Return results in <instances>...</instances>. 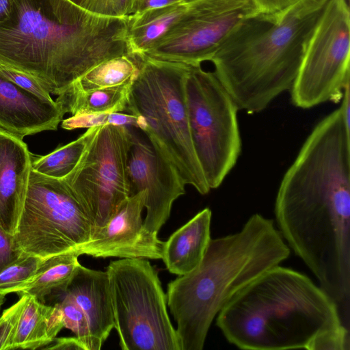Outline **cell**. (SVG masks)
Here are the masks:
<instances>
[{
  "label": "cell",
  "mask_w": 350,
  "mask_h": 350,
  "mask_svg": "<svg viewBox=\"0 0 350 350\" xmlns=\"http://www.w3.org/2000/svg\"><path fill=\"white\" fill-rule=\"evenodd\" d=\"M3 304V303H0V308L1 307V306Z\"/></svg>",
  "instance_id": "74e56055"
},
{
  "label": "cell",
  "mask_w": 350,
  "mask_h": 350,
  "mask_svg": "<svg viewBox=\"0 0 350 350\" xmlns=\"http://www.w3.org/2000/svg\"><path fill=\"white\" fill-rule=\"evenodd\" d=\"M64 115L55 100L42 98L0 74V130L23 139L56 131Z\"/></svg>",
  "instance_id": "5bb4252c"
},
{
  "label": "cell",
  "mask_w": 350,
  "mask_h": 350,
  "mask_svg": "<svg viewBox=\"0 0 350 350\" xmlns=\"http://www.w3.org/2000/svg\"><path fill=\"white\" fill-rule=\"evenodd\" d=\"M146 191L125 199L106 223L94 231L92 239L78 251L95 258H161L163 241L144 226Z\"/></svg>",
  "instance_id": "4fadbf2b"
},
{
  "label": "cell",
  "mask_w": 350,
  "mask_h": 350,
  "mask_svg": "<svg viewBox=\"0 0 350 350\" xmlns=\"http://www.w3.org/2000/svg\"><path fill=\"white\" fill-rule=\"evenodd\" d=\"M22 254L15 245L14 235L8 234L0 226V273Z\"/></svg>",
  "instance_id": "1f68e13d"
},
{
  "label": "cell",
  "mask_w": 350,
  "mask_h": 350,
  "mask_svg": "<svg viewBox=\"0 0 350 350\" xmlns=\"http://www.w3.org/2000/svg\"><path fill=\"white\" fill-rule=\"evenodd\" d=\"M259 14L253 0H206L192 17L165 35L144 55L201 66L211 61L241 23Z\"/></svg>",
  "instance_id": "8fae6325"
},
{
  "label": "cell",
  "mask_w": 350,
  "mask_h": 350,
  "mask_svg": "<svg viewBox=\"0 0 350 350\" xmlns=\"http://www.w3.org/2000/svg\"><path fill=\"white\" fill-rule=\"evenodd\" d=\"M131 131L127 174L132 195L147 192L144 226L157 234L169 219L174 202L185 193L186 185L176 167L157 152L142 131L132 126Z\"/></svg>",
  "instance_id": "7c38bea8"
},
{
  "label": "cell",
  "mask_w": 350,
  "mask_h": 350,
  "mask_svg": "<svg viewBox=\"0 0 350 350\" xmlns=\"http://www.w3.org/2000/svg\"><path fill=\"white\" fill-rule=\"evenodd\" d=\"M78 251H70L44 258L36 274L17 288L14 293L20 297L27 295L45 304L55 300L64 293L81 265Z\"/></svg>",
  "instance_id": "ffe728a7"
},
{
  "label": "cell",
  "mask_w": 350,
  "mask_h": 350,
  "mask_svg": "<svg viewBox=\"0 0 350 350\" xmlns=\"http://www.w3.org/2000/svg\"><path fill=\"white\" fill-rule=\"evenodd\" d=\"M31 155L22 138L0 130V226L12 235L26 196Z\"/></svg>",
  "instance_id": "9a60e30c"
},
{
  "label": "cell",
  "mask_w": 350,
  "mask_h": 350,
  "mask_svg": "<svg viewBox=\"0 0 350 350\" xmlns=\"http://www.w3.org/2000/svg\"><path fill=\"white\" fill-rule=\"evenodd\" d=\"M185 96L196 157L209 189H217L241 152L239 110L214 72L201 66H189Z\"/></svg>",
  "instance_id": "52a82bcc"
},
{
  "label": "cell",
  "mask_w": 350,
  "mask_h": 350,
  "mask_svg": "<svg viewBox=\"0 0 350 350\" xmlns=\"http://www.w3.org/2000/svg\"><path fill=\"white\" fill-rule=\"evenodd\" d=\"M349 329L342 325L318 335L308 350H349Z\"/></svg>",
  "instance_id": "f1b7e54d"
},
{
  "label": "cell",
  "mask_w": 350,
  "mask_h": 350,
  "mask_svg": "<svg viewBox=\"0 0 350 350\" xmlns=\"http://www.w3.org/2000/svg\"><path fill=\"white\" fill-rule=\"evenodd\" d=\"M64 327L57 303L46 305L28 296L10 349H44Z\"/></svg>",
  "instance_id": "d6986e66"
},
{
  "label": "cell",
  "mask_w": 350,
  "mask_h": 350,
  "mask_svg": "<svg viewBox=\"0 0 350 350\" xmlns=\"http://www.w3.org/2000/svg\"><path fill=\"white\" fill-rule=\"evenodd\" d=\"M131 84L107 88L55 100L65 114L125 113Z\"/></svg>",
  "instance_id": "7402d4cb"
},
{
  "label": "cell",
  "mask_w": 350,
  "mask_h": 350,
  "mask_svg": "<svg viewBox=\"0 0 350 350\" xmlns=\"http://www.w3.org/2000/svg\"><path fill=\"white\" fill-rule=\"evenodd\" d=\"M44 258L23 254L0 273V295L14 293L36 273Z\"/></svg>",
  "instance_id": "cb8c5ba5"
},
{
  "label": "cell",
  "mask_w": 350,
  "mask_h": 350,
  "mask_svg": "<svg viewBox=\"0 0 350 350\" xmlns=\"http://www.w3.org/2000/svg\"><path fill=\"white\" fill-rule=\"evenodd\" d=\"M211 215L204 208L163 242L161 259L170 273L183 275L201 262L211 239Z\"/></svg>",
  "instance_id": "ac0fdd59"
},
{
  "label": "cell",
  "mask_w": 350,
  "mask_h": 350,
  "mask_svg": "<svg viewBox=\"0 0 350 350\" xmlns=\"http://www.w3.org/2000/svg\"><path fill=\"white\" fill-rule=\"evenodd\" d=\"M127 33L128 16L96 15L69 0H12L0 22V66L58 96L103 61L132 54Z\"/></svg>",
  "instance_id": "6da1fadb"
},
{
  "label": "cell",
  "mask_w": 350,
  "mask_h": 350,
  "mask_svg": "<svg viewBox=\"0 0 350 350\" xmlns=\"http://www.w3.org/2000/svg\"><path fill=\"white\" fill-rule=\"evenodd\" d=\"M114 328L122 350H181L158 273L146 258L107 267Z\"/></svg>",
  "instance_id": "8992f818"
},
{
  "label": "cell",
  "mask_w": 350,
  "mask_h": 350,
  "mask_svg": "<svg viewBox=\"0 0 350 350\" xmlns=\"http://www.w3.org/2000/svg\"><path fill=\"white\" fill-rule=\"evenodd\" d=\"M291 254L273 219L250 217L237 232L211 239L199 265L167 285L181 350H202L210 326L240 289Z\"/></svg>",
  "instance_id": "7a4b0ae2"
},
{
  "label": "cell",
  "mask_w": 350,
  "mask_h": 350,
  "mask_svg": "<svg viewBox=\"0 0 350 350\" xmlns=\"http://www.w3.org/2000/svg\"><path fill=\"white\" fill-rule=\"evenodd\" d=\"M206 0H180L141 14L128 16V42L132 54L145 53L167 33L192 17Z\"/></svg>",
  "instance_id": "e0dca14e"
},
{
  "label": "cell",
  "mask_w": 350,
  "mask_h": 350,
  "mask_svg": "<svg viewBox=\"0 0 350 350\" xmlns=\"http://www.w3.org/2000/svg\"><path fill=\"white\" fill-rule=\"evenodd\" d=\"M5 297L4 295H0V303H3L5 302Z\"/></svg>",
  "instance_id": "8d00e7d4"
},
{
  "label": "cell",
  "mask_w": 350,
  "mask_h": 350,
  "mask_svg": "<svg viewBox=\"0 0 350 350\" xmlns=\"http://www.w3.org/2000/svg\"><path fill=\"white\" fill-rule=\"evenodd\" d=\"M92 234L90 219L63 180L31 170L14 234L16 247L23 254L46 258L79 251Z\"/></svg>",
  "instance_id": "ba28073f"
},
{
  "label": "cell",
  "mask_w": 350,
  "mask_h": 350,
  "mask_svg": "<svg viewBox=\"0 0 350 350\" xmlns=\"http://www.w3.org/2000/svg\"><path fill=\"white\" fill-rule=\"evenodd\" d=\"M0 74L18 87L45 100H51V94L36 80L19 71L0 66Z\"/></svg>",
  "instance_id": "f546056e"
},
{
  "label": "cell",
  "mask_w": 350,
  "mask_h": 350,
  "mask_svg": "<svg viewBox=\"0 0 350 350\" xmlns=\"http://www.w3.org/2000/svg\"><path fill=\"white\" fill-rule=\"evenodd\" d=\"M131 144V126H96L77 165L62 178L90 219L93 233L132 195L127 174Z\"/></svg>",
  "instance_id": "9c48e42d"
},
{
  "label": "cell",
  "mask_w": 350,
  "mask_h": 350,
  "mask_svg": "<svg viewBox=\"0 0 350 350\" xmlns=\"http://www.w3.org/2000/svg\"><path fill=\"white\" fill-rule=\"evenodd\" d=\"M139 64V58L134 54H123L103 61L81 75L57 98L131 84L138 73Z\"/></svg>",
  "instance_id": "44dd1931"
},
{
  "label": "cell",
  "mask_w": 350,
  "mask_h": 350,
  "mask_svg": "<svg viewBox=\"0 0 350 350\" xmlns=\"http://www.w3.org/2000/svg\"><path fill=\"white\" fill-rule=\"evenodd\" d=\"M139 71L132 82L125 113L137 118V129L171 163L186 185L210 191L196 157L189 123L185 80L189 66L137 55Z\"/></svg>",
  "instance_id": "5b68a950"
},
{
  "label": "cell",
  "mask_w": 350,
  "mask_h": 350,
  "mask_svg": "<svg viewBox=\"0 0 350 350\" xmlns=\"http://www.w3.org/2000/svg\"><path fill=\"white\" fill-rule=\"evenodd\" d=\"M64 293L73 299L86 317L91 350H100L114 328L107 272L80 265Z\"/></svg>",
  "instance_id": "2e32d148"
},
{
  "label": "cell",
  "mask_w": 350,
  "mask_h": 350,
  "mask_svg": "<svg viewBox=\"0 0 350 350\" xmlns=\"http://www.w3.org/2000/svg\"><path fill=\"white\" fill-rule=\"evenodd\" d=\"M71 2H72L73 3L79 5L81 7V4L83 3V0H69Z\"/></svg>",
  "instance_id": "d590c367"
},
{
  "label": "cell",
  "mask_w": 350,
  "mask_h": 350,
  "mask_svg": "<svg viewBox=\"0 0 350 350\" xmlns=\"http://www.w3.org/2000/svg\"><path fill=\"white\" fill-rule=\"evenodd\" d=\"M260 16L267 20L277 21L293 6L301 0H253Z\"/></svg>",
  "instance_id": "4dcf8cb0"
},
{
  "label": "cell",
  "mask_w": 350,
  "mask_h": 350,
  "mask_svg": "<svg viewBox=\"0 0 350 350\" xmlns=\"http://www.w3.org/2000/svg\"><path fill=\"white\" fill-rule=\"evenodd\" d=\"M347 1H349V0H347Z\"/></svg>",
  "instance_id": "f35d334b"
},
{
  "label": "cell",
  "mask_w": 350,
  "mask_h": 350,
  "mask_svg": "<svg viewBox=\"0 0 350 350\" xmlns=\"http://www.w3.org/2000/svg\"><path fill=\"white\" fill-rule=\"evenodd\" d=\"M95 128H88L79 138L58 147L49 154L31 155V170L51 178H64L77 165Z\"/></svg>",
  "instance_id": "603a6c76"
},
{
  "label": "cell",
  "mask_w": 350,
  "mask_h": 350,
  "mask_svg": "<svg viewBox=\"0 0 350 350\" xmlns=\"http://www.w3.org/2000/svg\"><path fill=\"white\" fill-rule=\"evenodd\" d=\"M180 1V0H135L132 8L131 14H141L146 11L161 8Z\"/></svg>",
  "instance_id": "d6a6232c"
},
{
  "label": "cell",
  "mask_w": 350,
  "mask_h": 350,
  "mask_svg": "<svg viewBox=\"0 0 350 350\" xmlns=\"http://www.w3.org/2000/svg\"><path fill=\"white\" fill-rule=\"evenodd\" d=\"M135 0H83L81 7L105 17L124 18L131 14Z\"/></svg>",
  "instance_id": "83f0119b"
},
{
  "label": "cell",
  "mask_w": 350,
  "mask_h": 350,
  "mask_svg": "<svg viewBox=\"0 0 350 350\" xmlns=\"http://www.w3.org/2000/svg\"><path fill=\"white\" fill-rule=\"evenodd\" d=\"M60 308L64 327L71 330L83 344L91 350V338L88 320L80 307L67 294L62 293L53 302Z\"/></svg>",
  "instance_id": "d4e9b609"
},
{
  "label": "cell",
  "mask_w": 350,
  "mask_h": 350,
  "mask_svg": "<svg viewBox=\"0 0 350 350\" xmlns=\"http://www.w3.org/2000/svg\"><path fill=\"white\" fill-rule=\"evenodd\" d=\"M328 0H301L273 21L241 23L210 62L239 110L256 113L290 91L314 26Z\"/></svg>",
  "instance_id": "277c9868"
},
{
  "label": "cell",
  "mask_w": 350,
  "mask_h": 350,
  "mask_svg": "<svg viewBox=\"0 0 350 350\" xmlns=\"http://www.w3.org/2000/svg\"><path fill=\"white\" fill-rule=\"evenodd\" d=\"M12 8V0H0V22L8 18Z\"/></svg>",
  "instance_id": "e575fe53"
},
{
  "label": "cell",
  "mask_w": 350,
  "mask_h": 350,
  "mask_svg": "<svg viewBox=\"0 0 350 350\" xmlns=\"http://www.w3.org/2000/svg\"><path fill=\"white\" fill-rule=\"evenodd\" d=\"M28 295H23L0 315V350H10L21 312Z\"/></svg>",
  "instance_id": "4316f807"
},
{
  "label": "cell",
  "mask_w": 350,
  "mask_h": 350,
  "mask_svg": "<svg viewBox=\"0 0 350 350\" xmlns=\"http://www.w3.org/2000/svg\"><path fill=\"white\" fill-rule=\"evenodd\" d=\"M350 13L347 0H328L308 41L291 89L293 104L310 109L338 103L350 83Z\"/></svg>",
  "instance_id": "30bf717a"
},
{
  "label": "cell",
  "mask_w": 350,
  "mask_h": 350,
  "mask_svg": "<svg viewBox=\"0 0 350 350\" xmlns=\"http://www.w3.org/2000/svg\"><path fill=\"white\" fill-rule=\"evenodd\" d=\"M44 349L85 350L83 344L75 336L55 338L50 345L46 346Z\"/></svg>",
  "instance_id": "836d02e7"
},
{
  "label": "cell",
  "mask_w": 350,
  "mask_h": 350,
  "mask_svg": "<svg viewBox=\"0 0 350 350\" xmlns=\"http://www.w3.org/2000/svg\"><path fill=\"white\" fill-rule=\"evenodd\" d=\"M216 317L226 339L247 350H308L318 335L344 325L320 286L280 265L237 291Z\"/></svg>",
  "instance_id": "3957f363"
},
{
  "label": "cell",
  "mask_w": 350,
  "mask_h": 350,
  "mask_svg": "<svg viewBox=\"0 0 350 350\" xmlns=\"http://www.w3.org/2000/svg\"><path fill=\"white\" fill-rule=\"evenodd\" d=\"M107 124L137 128V118L127 113L76 115L62 120L61 126L66 130H73Z\"/></svg>",
  "instance_id": "484cf974"
}]
</instances>
